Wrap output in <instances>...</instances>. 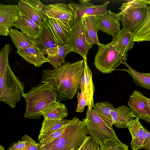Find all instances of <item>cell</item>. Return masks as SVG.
<instances>
[{
    "label": "cell",
    "instance_id": "1",
    "mask_svg": "<svg viewBox=\"0 0 150 150\" xmlns=\"http://www.w3.org/2000/svg\"><path fill=\"white\" fill-rule=\"evenodd\" d=\"M84 67L83 59L73 63L65 62L56 69L43 70L41 82L51 86L57 101L72 99L79 89Z\"/></svg>",
    "mask_w": 150,
    "mask_h": 150
},
{
    "label": "cell",
    "instance_id": "2",
    "mask_svg": "<svg viewBox=\"0 0 150 150\" xmlns=\"http://www.w3.org/2000/svg\"><path fill=\"white\" fill-rule=\"evenodd\" d=\"M11 50L10 45L6 44L0 52V101L12 108L20 102L24 93L25 85L13 73L8 57Z\"/></svg>",
    "mask_w": 150,
    "mask_h": 150
},
{
    "label": "cell",
    "instance_id": "3",
    "mask_svg": "<svg viewBox=\"0 0 150 150\" xmlns=\"http://www.w3.org/2000/svg\"><path fill=\"white\" fill-rule=\"evenodd\" d=\"M89 134L85 122L74 117L59 138L49 144L38 146V150H78Z\"/></svg>",
    "mask_w": 150,
    "mask_h": 150
},
{
    "label": "cell",
    "instance_id": "4",
    "mask_svg": "<svg viewBox=\"0 0 150 150\" xmlns=\"http://www.w3.org/2000/svg\"><path fill=\"white\" fill-rule=\"evenodd\" d=\"M22 96L25 99L26 109L24 117L29 119H40L42 111L57 101L56 96L49 85L40 84L33 87Z\"/></svg>",
    "mask_w": 150,
    "mask_h": 150
},
{
    "label": "cell",
    "instance_id": "5",
    "mask_svg": "<svg viewBox=\"0 0 150 150\" xmlns=\"http://www.w3.org/2000/svg\"><path fill=\"white\" fill-rule=\"evenodd\" d=\"M149 7L147 0L128 1L123 3L118 13L123 28L133 34L146 18Z\"/></svg>",
    "mask_w": 150,
    "mask_h": 150
},
{
    "label": "cell",
    "instance_id": "6",
    "mask_svg": "<svg viewBox=\"0 0 150 150\" xmlns=\"http://www.w3.org/2000/svg\"><path fill=\"white\" fill-rule=\"evenodd\" d=\"M127 54L123 55L117 51L110 42L106 44L100 43L95 57L94 64L103 73H111L123 62L127 60Z\"/></svg>",
    "mask_w": 150,
    "mask_h": 150
},
{
    "label": "cell",
    "instance_id": "7",
    "mask_svg": "<svg viewBox=\"0 0 150 150\" xmlns=\"http://www.w3.org/2000/svg\"><path fill=\"white\" fill-rule=\"evenodd\" d=\"M82 120L86 124L92 140L97 142L100 146L108 139L121 142L113 129L109 128L92 109H87L86 118Z\"/></svg>",
    "mask_w": 150,
    "mask_h": 150
},
{
    "label": "cell",
    "instance_id": "8",
    "mask_svg": "<svg viewBox=\"0 0 150 150\" xmlns=\"http://www.w3.org/2000/svg\"><path fill=\"white\" fill-rule=\"evenodd\" d=\"M68 44L71 52L79 54L87 62L88 52L93 45L88 43L86 40L84 33L83 17L71 28Z\"/></svg>",
    "mask_w": 150,
    "mask_h": 150
},
{
    "label": "cell",
    "instance_id": "9",
    "mask_svg": "<svg viewBox=\"0 0 150 150\" xmlns=\"http://www.w3.org/2000/svg\"><path fill=\"white\" fill-rule=\"evenodd\" d=\"M20 14L32 20L40 28L48 19L45 5L39 0H20L18 1Z\"/></svg>",
    "mask_w": 150,
    "mask_h": 150
},
{
    "label": "cell",
    "instance_id": "10",
    "mask_svg": "<svg viewBox=\"0 0 150 150\" xmlns=\"http://www.w3.org/2000/svg\"><path fill=\"white\" fill-rule=\"evenodd\" d=\"M89 0H80V4L70 2L68 4L70 8L74 12V25L84 15L99 16L104 14L108 11L107 7L109 1L100 5H94Z\"/></svg>",
    "mask_w": 150,
    "mask_h": 150
},
{
    "label": "cell",
    "instance_id": "11",
    "mask_svg": "<svg viewBox=\"0 0 150 150\" xmlns=\"http://www.w3.org/2000/svg\"><path fill=\"white\" fill-rule=\"evenodd\" d=\"M148 99L141 92L134 90L130 96L128 104L135 117L150 123V108Z\"/></svg>",
    "mask_w": 150,
    "mask_h": 150
},
{
    "label": "cell",
    "instance_id": "12",
    "mask_svg": "<svg viewBox=\"0 0 150 150\" xmlns=\"http://www.w3.org/2000/svg\"><path fill=\"white\" fill-rule=\"evenodd\" d=\"M20 14L18 5L0 4V35H9L12 25Z\"/></svg>",
    "mask_w": 150,
    "mask_h": 150
},
{
    "label": "cell",
    "instance_id": "13",
    "mask_svg": "<svg viewBox=\"0 0 150 150\" xmlns=\"http://www.w3.org/2000/svg\"><path fill=\"white\" fill-rule=\"evenodd\" d=\"M45 13L48 18L59 20L68 24L71 28L74 25V15L68 4L58 3L45 5Z\"/></svg>",
    "mask_w": 150,
    "mask_h": 150
},
{
    "label": "cell",
    "instance_id": "14",
    "mask_svg": "<svg viewBox=\"0 0 150 150\" xmlns=\"http://www.w3.org/2000/svg\"><path fill=\"white\" fill-rule=\"evenodd\" d=\"M50 33L59 45L68 44L71 27L67 23L59 20L48 18L45 22Z\"/></svg>",
    "mask_w": 150,
    "mask_h": 150
},
{
    "label": "cell",
    "instance_id": "15",
    "mask_svg": "<svg viewBox=\"0 0 150 150\" xmlns=\"http://www.w3.org/2000/svg\"><path fill=\"white\" fill-rule=\"evenodd\" d=\"M99 30L113 36L120 30V18L118 13L108 10L105 14L96 16Z\"/></svg>",
    "mask_w": 150,
    "mask_h": 150
},
{
    "label": "cell",
    "instance_id": "16",
    "mask_svg": "<svg viewBox=\"0 0 150 150\" xmlns=\"http://www.w3.org/2000/svg\"><path fill=\"white\" fill-rule=\"evenodd\" d=\"M112 37L110 42L112 46L122 55L127 54L128 51L134 46L133 34L127 29L123 28Z\"/></svg>",
    "mask_w": 150,
    "mask_h": 150
},
{
    "label": "cell",
    "instance_id": "17",
    "mask_svg": "<svg viewBox=\"0 0 150 150\" xmlns=\"http://www.w3.org/2000/svg\"><path fill=\"white\" fill-rule=\"evenodd\" d=\"M18 54L26 61L35 67H40L49 60L38 47H30L17 49Z\"/></svg>",
    "mask_w": 150,
    "mask_h": 150
},
{
    "label": "cell",
    "instance_id": "18",
    "mask_svg": "<svg viewBox=\"0 0 150 150\" xmlns=\"http://www.w3.org/2000/svg\"><path fill=\"white\" fill-rule=\"evenodd\" d=\"M12 26L19 29L22 32L35 39L39 36L42 28L30 19L20 14Z\"/></svg>",
    "mask_w": 150,
    "mask_h": 150
},
{
    "label": "cell",
    "instance_id": "19",
    "mask_svg": "<svg viewBox=\"0 0 150 150\" xmlns=\"http://www.w3.org/2000/svg\"><path fill=\"white\" fill-rule=\"evenodd\" d=\"M134 117L130 108L125 105L115 108L112 113V125L119 129L126 128L127 124Z\"/></svg>",
    "mask_w": 150,
    "mask_h": 150
},
{
    "label": "cell",
    "instance_id": "20",
    "mask_svg": "<svg viewBox=\"0 0 150 150\" xmlns=\"http://www.w3.org/2000/svg\"><path fill=\"white\" fill-rule=\"evenodd\" d=\"M84 30L86 41L93 45L99 46L98 33L99 30L98 26L96 16L84 15L83 16Z\"/></svg>",
    "mask_w": 150,
    "mask_h": 150
},
{
    "label": "cell",
    "instance_id": "21",
    "mask_svg": "<svg viewBox=\"0 0 150 150\" xmlns=\"http://www.w3.org/2000/svg\"><path fill=\"white\" fill-rule=\"evenodd\" d=\"M71 52L68 44L65 45H59L58 46L47 50L46 58L54 69L57 68L65 62V57Z\"/></svg>",
    "mask_w": 150,
    "mask_h": 150
},
{
    "label": "cell",
    "instance_id": "22",
    "mask_svg": "<svg viewBox=\"0 0 150 150\" xmlns=\"http://www.w3.org/2000/svg\"><path fill=\"white\" fill-rule=\"evenodd\" d=\"M68 114V109L65 105L57 101L53 103L42 112L44 119L47 120H63Z\"/></svg>",
    "mask_w": 150,
    "mask_h": 150
},
{
    "label": "cell",
    "instance_id": "23",
    "mask_svg": "<svg viewBox=\"0 0 150 150\" xmlns=\"http://www.w3.org/2000/svg\"><path fill=\"white\" fill-rule=\"evenodd\" d=\"M42 28L40 35L35 39L38 47L45 55H47V50L56 47L59 45L49 31L45 22L43 23Z\"/></svg>",
    "mask_w": 150,
    "mask_h": 150
},
{
    "label": "cell",
    "instance_id": "24",
    "mask_svg": "<svg viewBox=\"0 0 150 150\" xmlns=\"http://www.w3.org/2000/svg\"><path fill=\"white\" fill-rule=\"evenodd\" d=\"M9 35L17 49L30 47H38L35 39L16 29L11 28Z\"/></svg>",
    "mask_w": 150,
    "mask_h": 150
},
{
    "label": "cell",
    "instance_id": "25",
    "mask_svg": "<svg viewBox=\"0 0 150 150\" xmlns=\"http://www.w3.org/2000/svg\"><path fill=\"white\" fill-rule=\"evenodd\" d=\"M70 120H47L44 119L38 137L39 142L43 139L52 134L67 125Z\"/></svg>",
    "mask_w": 150,
    "mask_h": 150
},
{
    "label": "cell",
    "instance_id": "26",
    "mask_svg": "<svg viewBox=\"0 0 150 150\" xmlns=\"http://www.w3.org/2000/svg\"><path fill=\"white\" fill-rule=\"evenodd\" d=\"M114 108L112 104L105 101L96 103L92 109L109 128L113 129L112 113Z\"/></svg>",
    "mask_w": 150,
    "mask_h": 150
},
{
    "label": "cell",
    "instance_id": "27",
    "mask_svg": "<svg viewBox=\"0 0 150 150\" xmlns=\"http://www.w3.org/2000/svg\"><path fill=\"white\" fill-rule=\"evenodd\" d=\"M122 64H125L127 69L119 70L125 71L132 77L135 84L137 86L150 89V73H142L139 72L130 66L124 61Z\"/></svg>",
    "mask_w": 150,
    "mask_h": 150
},
{
    "label": "cell",
    "instance_id": "28",
    "mask_svg": "<svg viewBox=\"0 0 150 150\" xmlns=\"http://www.w3.org/2000/svg\"><path fill=\"white\" fill-rule=\"evenodd\" d=\"M84 60L85 67L84 72L85 81V88L86 91L87 99V109H92L94 105L93 94L95 91V87L92 80V72L89 68L87 62Z\"/></svg>",
    "mask_w": 150,
    "mask_h": 150
},
{
    "label": "cell",
    "instance_id": "29",
    "mask_svg": "<svg viewBox=\"0 0 150 150\" xmlns=\"http://www.w3.org/2000/svg\"><path fill=\"white\" fill-rule=\"evenodd\" d=\"M149 7L144 21L133 33L134 42L150 41V0H148Z\"/></svg>",
    "mask_w": 150,
    "mask_h": 150
},
{
    "label": "cell",
    "instance_id": "30",
    "mask_svg": "<svg viewBox=\"0 0 150 150\" xmlns=\"http://www.w3.org/2000/svg\"><path fill=\"white\" fill-rule=\"evenodd\" d=\"M138 118H136L129 122L126 125L131 134L132 139L141 136L145 132L146 128L143 127Z\"/></svg>",
    "mask_w": 150,
    "mask_h": 150
},
{
    "label": "cell",
    "instance_id": "31",
    "mask_svg": "<svg viewBox=\"0 0 150 150\" xmlns=\"http://www.w3.org/2000/svg\"><path fill=\"white\" fill-rule=\"evenodd\" d=\"M150 137V132L147 129L140 136L132 139L131 142V146L133 150H138L144 149L146 144Z\"/></svg>",
    "mask_w": 150,
    "mask_h": 150
},
{
    "label": "cell",
    "instance_id": "32",
    "mask_svg": "<svg viewBox=\"0 0 150 150\" xmlns=\"http://www.w3.org/2000/svg\"><path fill=\"white\" fill-rule=\"evenodd\" d=\"M129 146L125 144L115 140H106L103 145L100 146L101 150H129Z\"/></svg>",
    "mask_w": 150,
    "mask_h": 150
},
{
    "label": "cell",
    "instance_id": "33",
    "mask_svg": "<svg viewBox=\"0 0 150 150\" xmlns=\"http://www.w3.org/2000/svg\"><path fill=\"white\" fill-rule=\"evenodd\" d=\"M77 97L78 98V105L76 112H83L86 106H87V99L85 89L82 92H77Z\"/></svg>",
    "mask_w": 150,
    "mask_h": 150
},
{
    "label": "cell",
    "instance_id": "34",
    "mask_svg": "<svg viewBox=\"0 0 150 150\" xmlns=\"http://www.w3.org/2000/svg\"><path fill=\"white\" fill-rule=\"evenodd\" d=\"M67 125L47 137L43 139L39 142L38 146H42L48 144L54 139L59 138L65 132Z\"/></svg>",
    "mask_w": 150,
    "mask_h": 150
},
{
    "label": "cell",
    "instance_id": "35",
    "mask_svg": "<svg viewBox=\"0 0 150 150\" xmlns=\"http://www.w3.org/2000/svg\"><path fill=\"white\" fill-rule=\"evenodd\" d=\"M21 140L25 142L24 150H38V143L27 134L23 136Z\"/></svg>",
    "mask_w": 150,
    "mask_h": 150
},
{
    "label": "cell",
    "instance_id": "36",
    "mask_svg": "<svg viewBox=\"0 0 150 150\" xmlns=\"http://www.w3.org/2000/svg\"><path fill=\"white\" fill-rule=\"evenodd\" d=\"M25 142L23 141L19 140L13 144L8 150H24Z\"/></svg>",
    "mask_w": 150,
    "mask_h": 150
},
{
    "label": "cell",
    "instance_id": "37",
    "mask_svg": "<svg viewBox=\"0 0 150 150\" xmlns=\"http://www.w3.org/2000/svg\"><path fill=\"white\" fill-rule=\"evenodd\" d=\"M85 150H101L99 145L93 140H90L88 142Z\"/></svg>",
    "mask_w": 150,
    "mask_h": 150
},
{
    "label": "cell",
    "instance_id": "38",
    "mask_svg": "<svg viewBox=\"0 0 150 150\" xmlns=\"http://www.w3.org/2000/svg\"><path fill=\"white\" fill-rule=\"evenodd\" d=\"M90 136H87L83 144L78 150H85L88 142L91 139Z\"/></svg>",
    "mask_w": 150,
    "mask_h": 150
},
{
    "label": "cell",
    "instance_id": "39",
    "mask_svg": "<svg viewBox=\"0 0 150 150\" xmlns=\"http://www.w3.org/2000/svg\"><path fill=\"white\" fill-rule=\"evenodd\" d=\"M85 74L84 71L81 79L79 88V89H80L81 90V92H83L85 89Z\"/></svg>",
    "mask_w": 150,
    "mask_h": 150
},
{
    "label": "cell",
    "instance_id": "40",
    "mask_svg": "<svg viewBox=\"0 0 150 150\" xmlns=\"http://www.w3.org/2000/svg\"><path fill=\"white\" fill-rule=\"evenodd\" d=\"M144 149L145 150H150V137L144 145Z\"/></svg>",
    "mask_w": 150,
    "mask_h": 150
},
{
    "label": "cell",
    "instance_id": "41",
    "mask_svg": "<svg viewBox=\"0 0 150 150\" xmlns=\"http://www.w3.org/2000/svg\"><path fill=\"white\" fill-rule=\"evenodd\" d=\"M0 150H5L4 147L1 145H0Z\"/></svg>",
    "mask_w": 150,
    "mask_h": 150
},
{
    "label": "cell",
    "instance_id": "42",
    "mask_svg": "<svg viewBox=\"0 0 150 150\" xmlns=\"http://www.w3.org/2000/svg\"><path fill=\"white\" fill-rule=\"evenodd\" d=\"M148 103L149 105V106L150 108V98L148 99Z\"/></svg>",
    "mask_w": 150,
    "mask_h": 150
}]
</instances>
